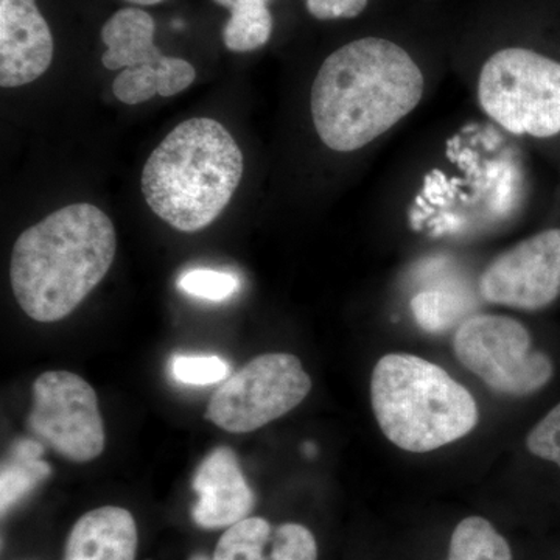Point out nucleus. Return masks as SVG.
Here are the masks:
<instances>
[{
    "label": "nucleus",
    "mask_w": 560,
    "mask_h": 560,
    "mask_svg": "<svg viewBox=\"0 0 560 560\" xmlns=\"http://www.w3.org/2000/svg\"><path fill=\"white\" fill-rule=\"evenodd\" d=\"M425 77L393 40L361 38L327 58L311 95L313 127L331 151L352 153L393 130L418 108Z\"/></svg>",
    "instance_id": "nucleus-1"
},
{
    "label": "nucleus",
    "mask_w": 560,
    "mask_h": 560,
    "mask_svg": "<svg viewBox=\"0 0 560 560\" xmlns=\"http://www.w3.org/2000/svg\"><path fill=\"white\" fill-rule=\"evenodd\" d=\"M116 250L103 210L86 202L55 210L14 243L10 282L18 304L38 323L65 319L108 275Z\"/></svg>",
    "instance_id": "nucleus-2"
},
{
    "label": "nucleus",
    "mask_w": 560,
    "mask_h": 560,
    "mask_svg": "<svg viewBox=\"0 0 560 560\" xmlns=\"http://www.w3.org/2000/svg\"><path fill=\"white\" fill-rule=\"evenodd\" d=\"M243 168L241 147L220 121L186 120L150 154L142 172L143 198L175 230L201 231L230 205Z\"/></svg>",
    "instance_id": "nucleus-3"
},
{
    "label": "nucleus",
    "mask_w": 560,
    "mask_h": 560,
    "mask_svg": "<svg viewBox=\"0 0 560 560\" xmlns=\"http://www.w3.org/2000/svg\"><path fill=\"white\" fill-rule=\"evenodd\" d=\"M371 404L385 436L401 451L427 453L467 436L478 423L477 401L438 364L389 353L371 378Z\"/></svg>",
    "instance_id": "nucleus-4"
},
{
    "label": "nucleus",
    "mask_w": 560,
    "mask_h": 560,
    "mask_svg": "<svg viewBox=\"0 0 560 560\" xmlns=\"http://www.w3.org/2000/svg\"><path fill=\"white\" fill-rule=\"evenodd\" d=\"M477 98L504 131L552 138L560 132V62L525 47L495 51L478 75Z\"/></svg>",
    "instance_id": "nucleus-5"
},
{
    "label": "nucleus",
    "mask_w": 560,
    "mask_h": 560,
    "mask_svg": "<svg viewBox=\"0 0 560 560\" xmlns=\"http://www.w3.org/2000/svg\"><path fill=\"white\" fill-rule=\"evenodd\" d=\"M453 350L464 368L506 396L537 393L555 372L550 357L534 349L529 331L510 316L481 313L463 320Z\"/></svg>",
    "instance_id": "nucleus-6"
},
{
    "label": "nucleus",
    "mask_w": 560,
    "mask_h": 560,
    "mask_svg": "<svg viewBox=\"0 0 560 560\" xmlns=\"http://www.w3.org/2000/svg\"><path fill=\"white\" fill-rule=\"evenodd\" d=\"M312 378L291 353H264L213 393L206 418L230 433H250L304 401Z\"/></svg>",
    "instance_id": "nucleus-7"
},
{
    "label": "nucleus",
    "mask_w": 560,
    "mask_h": 560,
    "mask_svg": "<svg viewBox=\"0 0 560 560\" xmlns=\"http://www.w3.org/2000/svg\"><path fill=\"white\" fill-rule=\"evenodd\" d=\"M28 429L72 463H90L105 448L97 394L80 375L49 371L33 383Z\"/></svg>",
    "instance_id": "nucleus-8"
},
{
    "label": "nucleus",
    "mask_w": 560,
    "mask_h": 560,
    "mask_svg": "<svg viewBox=\"0 0 560 560\" xmlns=\"http://www.w3.org/2000/svg\"><path fill=\"white\" fill-rule=\"evenodd\" d=\"M480 294L489 304L536 312L560 296V230L530 235L482 271Z\"/></svg>",
    "instance_id": "nucleus-9"
},
{
    "label": "nucleus",
    "mask_w": 560,
    "mask_h": 560,
    "mask_svg": "<svg viewBox=\"0 0 560 560\" xmlns=\"http://www.w3.org/2000/svg\"><path fill=\"white\" fill-rule=\"evenodd\" d=\"M154 33L156 24L147 11H117L102 28V40L108 47L102 62L109 70L151 66L160 73L158 91L161 97H173L194 83L197 70L183 58L162 55L154 44Z\"/></svg>",
    "instance_id": "nucleus-10"
},
{
    "label": "nucleus",
    "mask_w": 560,
    "mask_h": 560,
    "mask_svg": "<svg viewBox=\"0 0 560 560\" xmlns=\"http://www.w3.org/2000/svg\"><path fill=\"white\" fill-rule=\"evenodd\" d=\"M54 36L36 0H0V86L38 80L54 60Z\"/></svg>",
    "instance_id": "nucleus-11"
},
{
    "label": "nucleus",
    "mask_w": 560,
    "mask_h": 560,
    "mask_svg": "<svg viewBox=\"0 0 560 560\" xmlns=\"http://www.w3.org/2000/svg\"><path fill=\"white\" fill-rule=\"evenodd\" d=\"M191 485L198 493L191 517L201 528H231L253 511V490L231 448L220 447L210 453L195 471Z\"/></svg>",
    "instance_id": "nucleus-12"
},
{
    "label": "nucleus",
    "mask_w": 560,
    "mask_h": 560,
    "mask_svg": "<svg viewBox=\"0 0 560 560\" xmlns=\"http://www.w3.org/2000/svg\"><path fill=\"white\" fill-rule=\"evenodd\" d=\"M138 541V526L130 511L98 508L73 525L65 560H135Z\"/></svg>",
    "instance_id": "nucleus-13"
},
{
    "label": "nucleus",
    "mask_w": 560,
    "mask_h": 560,
    "mask_svg": "<svg viewBox=\"0 0 560 560\" xmlns=\"http://www.w3.org/2000/svg\"><path fill=\"white\" fill-rule=\"evenodd\" d=\"M230 10L223 28L224 46L235 54L260 49L271 38V0H213Z\"/></svg>",
    "instance_id": "nucleus-14"
},
{
    "label": "nucleus",
    "mask_w": 560,
    "mask_h": 560,
    "mask_svg": "<svg viewBox=\"0 0 560 560\" xmlns=\"http://www.w3.org/2000/svg\"><path fill=\"white\" fill-rule=\"evenodd\" d=\"M44 448L35 440H21L11 452L9 463L3 464L0 477V504L2 514L31 492L38 482L49 477L50 466L40 460Z\"/></svg>",
    "instance_id": "nucleus-15"
},
{
    "label": "nucleus",
    "mask_w": 560,
    "mask_h": 560,
    "mask_svg": "<svg viewBox=\"0 0 560 560\" xmlns=\"http://www.w3.org/2000/svg\"><path fill=\"white\" fill-rule=\"evenodd\" d=\"M447 560H512V552L492 523L469 517L453 530Z\"/></svg>",
    "instance_id": "nucleus-16"
},
{
    "label": "nucleus",
    "mask_w": 560,
    "mask_h": 560,
    "mask_svg": "<svg viewBox=\"0 0 560 560\" xmlns=\"http://www.w3.org/2000/svg\"><path fill=\"white\" fill-rule=\"evenodd\" d=\"M271 534L265 518H245L221 536L212 560H268Z\"/></svg>",
    "instance_id": "nucleus-17"
},
{
    "label": "nucleus",
    "mask_w": 560,
    "mask_h": 560,
    "mask_svg": "<svg viewBox=\"0 0 560 560\" xmlns=\"http://www.w3.org/2000/svg\"><path fill=\"white\" fill-rule=\"evenodd\" d=\"M268 560H318V545L311 529L285 523L272 529Z\"/></svg>",
    "instance_id": "nucleus-18"
},
{
    "label": "nucleus",
    "mask_w": 560,
    "mask_h": 560,
    "mask_svg": "<svg viewBox=\"0 0 560 560\" xmlns=\"http://www.w3.org/2000/svg\"><path fill=\"white\" fill-rule=\"evenodd\" d=\"M238 279L231 272L213 270H191L184 272L178 280L179 290L190 296L220 302L231 298L238 290Z\"/></svg>",
    "instance_id": "nucleus-19"
},
{
    "label": "nucleus",
    "mask_w": 560,
    "mask_h": 560,
    "mask_svg": "<svg viewBox=\"0 0 560 560\" xmlns=\"http://www.w3.org/2000/svg\"><path fill=\"white\" fill-rule=\"evenodd\" d=\"M231 368L219 357L176 355L172 360V374L184 385L205 386L230 377Z\"/></svg>",
    "instance_id": "nucleus-20"
},
{
    "label": "nucleus",
    "mask_w": 560,
    "mask_h": 560,
    "mask_svg": "<svg viewBox=\"0 0 560 560\" xmlns=\"http://www.w3.org/2000/svg\"><path fill=\"white\" fill-rule=\"evenodd\" d=\"M160 73L151 66H136L121 70L113 83L114 95L125 105H139L160 95Z\"/></svg>",
    "instance_id": "nucleus-21"
},
{
    "label": "nucleus",
    "mask_w": 560,
    "mask_h": 560,
    "mask_svg": "<svg viewBox=\"0 0 560 560\" xmlns=\"http://www.w3.org/2000/svg\"><path fill=\"white\" fill-rule=\"evenodd\" d=\"M526 447L537 458L560 467V404L529 431Z\"/></svg>",
    "instance_id": "nucleus-22"
},
{
    "label": "nucleus",
    "mask_w": 560,
    "mask_h": 560,
    "mask_svg": "<svg viewBox=\"0 0 560 560\" xmlns=\"http://www.w3.org/2000/svg\"><path fill=\"white\" fill-rule=\"evenodd\" d=\"M453 305H455L453 298L442 291L420 293L411 302L416 319L427 330H441L451 326V320L455 316Z\"/></svg>",
    "instance_id": "nucleus-23"
},
{
    "label": "nucleus",
    "mask_w": 560,
    "mask_h": 560,
    "mask_svg": "<svg viewBox=\"0 0 560 560\" xmlns=\"http://www.w3.org/2000/svg\"><path fill=\"white\" fill-rule=\"evenodd\" d=\"M308 13L319 21L353 20L366 10L370 0H305Z\"/></svg>",
    "instance_id": "nucleus-24"
},
{
    "label": "nucleus",
    "mask_w": 560,
    "mask_h": 560,
    "mask_svg": "<svg viewBox=\"0 0 560 560\" xmlns=\"http://www.w3.org/2000/svg\"><path fill=\"white\" fill-rule=\"evenodd\" d=\"M127 2L136 3V5L150 7L164 2V0H127Z\"/></svg>",
    "instance_id": "nucleus-25"
},
{
    "label": "nucleus",
    "mask_w": 560,
    "mask_h": 560,
    "mask_svg": "<svg viewBox=\"0 0 560 560\" xmlns=\"http://www.w3.org/2000/svg\"><path fill=\"white\" fill-rule=\"evenodd\" d=\"M190 560H210V559L206 558V556L198 555V556H194V558H191Z\"/></svg>",
    "instance_id": "nucleus-26"
}]
</instances>
